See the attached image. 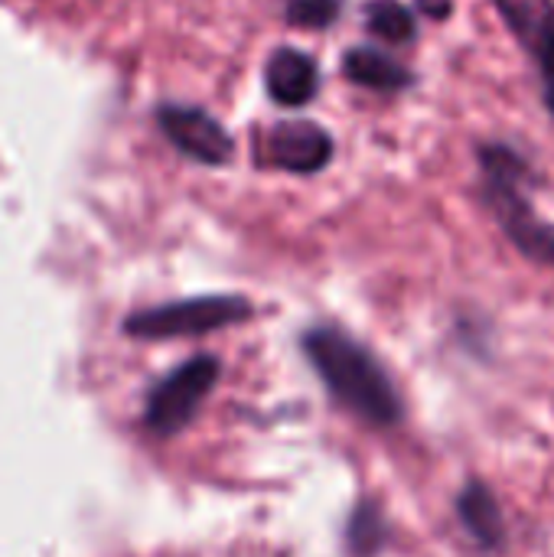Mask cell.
<instances>
[{"label":"cell","instance_id":"cell-7","mask_svg":"<svg viewBox=\"0 0 554 557\" xmlns=\"http://www.w3.org/2000/svg\"><path fill=\"white\" fill-rule=\"evenodd\" d=\"M157 124L163 137L189 160L206 163V166H222L235 153V140L229 131L206 114L202 108H186V104H160Z\"/></svg>","mask_w":554,"mask_h":557},{"label":"cell","instance_id":"cell-1","mask_svg":"<svg viewBox=\"0 0 554 557\" xmlns=\"http://www.w3.org/2000/svg\"><path fill=\"white\" fill-rule=\"evenodd\" d=\"M304 356L327 385V392L369 428H398L405 401L389 369L369 346L340 326H313L304 333Z\"/></svg>","mask_w":554,"mask_h":557},{"label":"cell","instance_id":"cell-11","mask_svg":"<svg viewBox=\"0 0 554 557\" xmlns=\"http://www.w3.org/2000/svg\"><path fill=\"white\" fill-rule=\"evenodd\" d=\"M389 539H392V532H389V519H385L382 506L376 499H362L346 522L349 557H379L385 552Z\"/></svg>","mask_w":554,"mask_h":557},{"label":"cell","instance_id":"cell-5","mask_svg":"<svg viewBox=\"0 0 554 557\" xmlns=\"http://www.w3.org/2000/svg\"><path fill=\"white\" fill-rule=\"evenodd\" d=\"M539 69L542 101L554 117V0H490Z\"/></svg>","mask_w":554,"mask_h":557},{"label":"cell","instance_id":"cell-8","mask_svg":"<svg viewBox=\"0 0 554 557\" xmlns=\"http://www.w3.org/2000/svg\"><path fill=\"white\" fill-rule=\"evenodd\" d=\"M454 509H457V519L464 525V532L470 535V542L487 552V555H500L509 542V532H506V516H503V506L496 499V493L483 483V480H470L457 499H454Z\"/></svg>","mask_w":554,"mask_h":557},{"label":"cell","instance_id":"cell-9","mask_svg":"<svg viewBox=\"0 0 554 557\" xmlns=\"http://www.w3.org/2000/svg\"><path fill=\"white\" fill-rule=\"evenodd\" d=\"M268 95L284 104V108H300L307 104L317 88H320V72H317V62L300 52V49H278L271 59H268Z\"/></svg>","mask_w":554,"mask_h":557},{"label":"cell","instance_id":"cell-6","mask_svg":"<svg viewBox=\"0 0 554 557\" xmlns=\"http://www.w3.org/2000/svg\"><path fill=\"white\" fill-rule=\"evenodd\" d=\"M333 160V137L313 121H284L258 137V163L291 173H320Z\"/></svg>","mask_w":554,"mask_h":557},{"label":"cell","instance_id":"cell-14","mask_svg":"<svg viewBox=\"0 0 554 557\" xmlns=\"http://www.w3.org/2000/svg\"><path fill=\"white\" fill-rule=\"evenodd\" d=\"M418 10L431 20H447L454 13V3L451 0H418Z\"/></svg>","mask_w":554,"mask_h":557},{"label":"cell","instance_id":"cell-3","mask_svg":"<svg viewBox=\"0 0 554 557\" xmlns=\"http://www.w3.org/2000/svg\"><path fill=\"white\" fill-rule=\"evenodd\" d=\"M251 304L242 294H206L189 300H173L160 307L137 310L124 317V333L134 339H183V336H206L251 317Z\"/></svg>","mask_w":554,"mask_h":557},{"label":"cell","instance_id":"cell-13","mask_svg":"<svg viewBox=\"0 0 554 557\" xmlns=\"http://www.w3.org/2000/svg\"><path fill=\"white\" fill-rule=\"evenodd\" d=\"M343 0H287L284 16L297 29H327L340 20Z\"/></svg>","mask_w":554,"mask_h":557},{"label":"cell","instance_id":"cell-4","mask_svg":"<svg viewBox=\"0 0 554 557\" xmlns=\"http://www.w3.org/2000/svg\"><path fill=\"white\" fill-rule=\"evenodd\" d=\"M222 372V362L216 356H196L183 366H176L167 379H160L144 408V424L157 437H176L199 411L206 395L216 388Z\"/></svg>","mask_w":554,"mask_h":557},{"label":"cell","instance_id":"cell-10","mask_svg":"<svg viewBox=\"0 0 554 557\" xmlns=\"http://www.w3.org/2000/svg\"><path fill=\"white\" fill-rule=\"evenodd\" d=\"M343 72L349 82L372 91H405L415 85V72L405 62L372 46H353L343 55Z\"/></svg>","mask_w":554,"mask_h":557},{"label":"cell","instance_id":"cell-2","mask_svg":"<svg viewBox=\"0 0 554 557\" xmlns=\"http://www.w3.org/2000/svg\"><path fill=\"white\" fill-rule=\"evenodd\" d=\"M477 166L483 206L513 242V248L532 264L554 268V225L535 212L529 199V189L539 183L529 157L513 144L483 140L477 144Z\"/></svg>","mask_w":554,"mask_h":557},{"label":"cell","instance_id":"cell-12","mask_svg":"<svg viewBox=\"0 0 554 557\" xmlns=\"http://www.w3.org/2000/svg\"><path fill=\"white\" fill-rule=\"evenodd\" d=\"M366 26H369V33H376L379 39H385L392 46L415 42V36H418L415 13L402 0H372L366 7Z\"/></svg>","mask_w":554,"mask_h":557}]
</instances>
